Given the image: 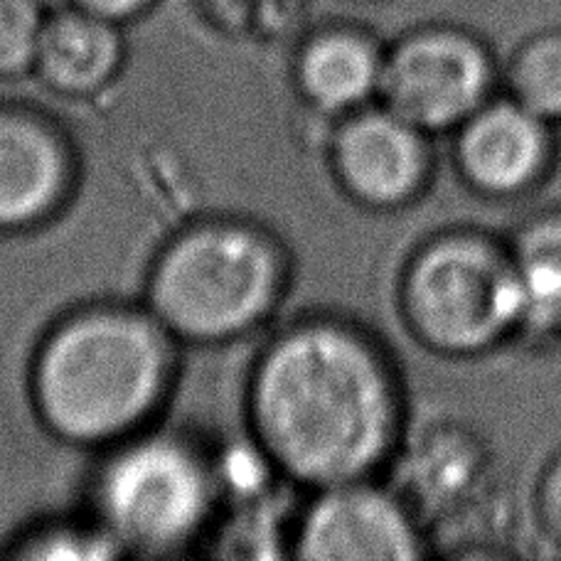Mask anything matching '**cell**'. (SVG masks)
Masks as SVG:
<instances>
[{"instance_id":"9a60e30c","label":"cell","mask_w":561,"mask_h":561,"mask_svg":"<svg viewBox=\"0 0 561 561\" xmlns=\"http://www.w3.org/2000/svg\"><path fill=\"white\" fill-rule=\"evenodd\" d=\"M18 557L27 559H112L126 554L124 547L102 525L43 527L20 542Z\"/></svg>"},{"instance_id":"ac0fdd59","label":"cell","mask_w":561,"mask_h":561,"mask_svg":"<svg viewBox=\"0 0 561 561\" xmlns=\"http://www.w3.org/2000/svg\"><path fill=\"white\" fill-rule=\"evenodd\" d=\"M153 3V0H75V5L92 10L96 15H104L114 23H122V20L134 18Z\"/></svg>"},{"instance_id":"5b68a950","label":"cell","mask_w":561,"mask_h":561,"mask_svg":"<svg viewBox=\"0 0 561 561\" xmlns=\"http://www.w3.org/2000/svg\"><path fill=\"white\" fill-rule=\"evenodd\" d=\"M217 476L183 438L146 434L118 440L94 483L96 523L118 545L165 554L203 533Z\"/></svg>"},{"instance_id":"7c38bea8","label":"cell","mask_w":561,"mask_h":561,"mask_svg":"<svg viewBox=\"0 0 561 561\" xmlns=\"http://www.w3.org/2000/svg\"><path fill=\"white\" fill-rule=\"evenodd\" d=\"M385 49L355 27L323 30L298 55L296 77L304 94L328 112H355L379 94Z\"/></svg>"},{"instance_id":"3957f363","label":"cell","mask_w":561,"mask_h":561,"mask_svg":"<svg viewBox=\"0 0 561 561\" xmlns=\"http://www.w3.org/2000/svg\"><path fill=\"white\" fill-rule=\"evenodd\" d=\"M284 288L278 247L242 222H205L163 247L148 278V310L170 335L217 343L262 323Z\"/></svg>"},{"instance_id":"4fadbf2b","label":"cell","mask_w":561,"mask_h":561,"mask_svg":"<svg viewBox=\"0 0 561 561\" xmlns=\"http://www.w3.org/2000/svg\"><path fill=\"white\" fill-rule=\"evenodd\" d=\"M525 298V330L561 325V209L535 215L507 242Z\"/></svg>"},{"instance_id":"30bf717a","label":"cell","mask_w":561,"mask_h":561,"mask_svg":"<svg viewBox=\"0 0 561 561\" xmlns=\"http://www.w3.org/2000/svg\"><path fill=\"white\" fill-rule=\"evenodd\" d=\"M72 165L55 128L0 106V229L45 222L65 203Z\"/></svg>"},{"instance_id":"8992f818","label":"cell","mask_w":561,"mask_h":561,"mask_svg":"<svg viewBox=\"0 0 561 561\" xmlns=\"http://www.w3.org/2000/svg\"><path fill=\"white\" fill-rule=\"evenodd\" d=\"M497 62L490 47L456 25L419 27L385 49L379 104L421 131L444 134L495 96Z\"/></svg>"},{"instance_id":"7a4b0ae2","label":"cell","mask_w":561,"mask_h":561,"mask_svg":"<svg viewBox=\"0 0 561 561\" xmlns=\"http://www.w3.org/2000/svg\"><path fill=\"white\" fill-rule=\"evenodd\" d=\"M168 330L131 308H89L39 347L33 394L47 428L72 444H118L153 416L173 373Z\"/></svg>"},{"instance_id":"2e32d148","label":"cell","mask_w":561,"mask_h":561,"mask_svg":"<svg viewBox=\"0 0 561 561\" xmlns=\"http://www.w3.org/2000/svg\"><path fill=\"white\" fill-rule=\"evenodd\" d=\"M45 18L39 0H0V77L35 67Z\"/></svg>"},{"instance_id":"52a82bcc","label":"cell","mask_w":561,"mask_h":561,"mask_svg":"<svg viewBox=\"0 0 561 561\" xmlns=\"http://www.w3.org/2000/svg\"><path fill=\"white\" fill-rule=\"evenodd\" d=\"M296 554L320 561H402L424 557L412 510L373 480L320 488L298 523Z\"/></svg>"},{"instance_id":"e0dca14e","label":"cell","mask_w":561,"mask_h":561,"mask_svg":"<svg viewBox=\"0 0 561 561\" xmlns=\"http://www.w3.org/2000/svg\"><path fill=\"white\" fill-rule=\"evenodd\" d=\"M535 515L542 535L561 547V450L549 460L537 480Z\"/></svg>"},{"instance_id":"8fae6325","label":"cell","mask_w":561,"mask_h":561,"mask_svg":"<svg viewBox=\"0 0 561 561\" xmlns=\"http://www.w3.org/2000/svg\"><path fill=\"white\" fill-rule=\"evenodd\" d=\"M122 62L118 23L75 5L45 18L33 69L57 92L87 94L104 87Z\"/></svg>"},{"instance_id":"277c9868","label":"cell","mask_w":561,"mask_h":561,"mask_svg":"<svg viewBox=\"0 0 561 561\" xmlns=\"http://www.w3.org/2000/svg\"><path fill=\"white\" fill-rule=\"evenodd\" d=\"M399 294L409 330L438 355L483 357L525 333V298L510 247L476 229L421 244Z\"/></svg>"},{"instance_id":"ba28073f","label":"cell","mask_w":561,"mask_h":561,"mask_svg":"<svg viewBox=\"0 0 561 561\" xmlns=\"http://www.w3.org/2000/svg\"><path fill=\"white\" fill-rule=\"evenodd\" d=\"M454 134L458 175L490 199L529 195L554 165V126L507 94L490 99Z\"/></svg>"},{"instance_id":"5bb4252c","label":"cell","mask_w":561,"mask_h":561,"mask_svg":"<svg viewBox=\"0 0 561 561\" xmlns=\"http://www.w3.org/2000/svg\"><path fill=\"white\" fill-rule=\"evenodd\" d=\"M500 84L527 112L552 126L561 124V30H542L519 43Z\"/></svg>"},{"instance_id":"9c48e42d","label":"cell","mask_w":561,"mask_h":561,"mask_svg":"<svg viewBox=\"0 0 561 561\" xmlns=\"http://www.w3.org/2000/svg\"><path fill=\"white\" fill-rule=\"evenodd\" d=\"M343 187L367 207H404L424 193L434 170L428 134L385 104L359 106L333 146Z\"/></svg>"},{"instance_id":"6da1fadb","label":"cell","mask_w":561,"mask_h":561,"mask_svg":"<svg viewBox=\"0 0 561 561\" xmlns=\"http://www.w3.org/2000/svg\"><path fill=\"white\" fill-rule=\"evenodd\" d=\"M264 454L300 483L365 480L402 434V389L382 350L359 330L304 323L264 350L252 379Z\"/></svg>"}]
</instances>
